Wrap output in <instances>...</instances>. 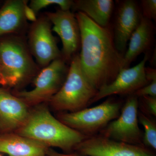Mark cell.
Listing matches in <instances>:
<instances>
[{
    "label": "cell",
    "mask_w": 156,
    "mask_h": 156,
    "mask_svg": "<svg viewBox=\"0 0 156 156\" xmlns=\"http://www.w3.org/2000/svg\"><path fill=\"white\" fill-rule=\"evenodd\" d=\"M49 148L16 133H0V152L9 156H46Z\"/></svg>",
    "instance_id": "obj_14"
},
{
    "label": "cell",
    "mask_w": 156,
    "mask_h": 156,
    "mask_svg": "<svg viewBox=\"0 0 156 156\" xmlns=\"http://www.w3.org/2000/svg\"><path fill=\"white\" fill-rule=\"evenodd\" d=\"M143 103V107L150 114L156 116V97L144 96L140 97Z\"/></svg>",
    "instance_id": "obj_22"
},
{
    "label": "cell",
    "mask_w": 156,
    "mask_h": 156,
    "mask_svg": "<svg viewBox=\"0 0 156 156\" xmlns=\"http://www.w3.org/2000/svg\"><path fill=\"white\" fill-rule=\"evenodd\" d=\"M154 26L151 20L142 17L140 23L131 35L123 56V68L129 67L131 62L142 53H148L154 38Z\"/></svg>",
    "instance_id": "obj_15"
},
{
    "label": "cell",
    "mask_w": 156,
    "mask_h": 156,
    "mask_svg": "<svg viewBox=\"0 0 156 156\" xmlns=\"http://www.w3.org/2000/svg\"><path fill=\"white\" fill-rule=\"evenodd\" d=\"M121 106L119 101L108 99L94 107L62 114L58 118L70 128L87 136H93L119 116Z\"/></svg>",
    "instance_id": "obj_5"
},
{
    "label": "cell",
    "mask_w": 156,
    "mask_h": 156,
    "mask_svg": "<svg viewBox=\"0 0 156 156\" xmlns=\"http://www.w3.org/2000/svg\"><path fill=\"white\" fill-rule=\"evenodd\" d=\"M138 97L131 95L121 109L119 116L109 123L99 134L128 144L144 145L143 134L138 126Z\"/></svg>",
    "instance_id": "obj_7"
},
{
    "label": "cell",
    "mask_w": 156,
    "mask_h": 156,
    "mask_svg": "<svg viewBox=\"0 0 156 156\" xmlns=\"http://www.w3.org/2000/svg\"><path fill=\"white\" fill-rule=\"evenodd\" d=\"M52 31V24L46 15L37 18L29 31V49L38 65L42 68L62 57L57 41Z\"/></svg>",
    "instance_id": "obj_8"
},
{
    "label": "cell",
    "mask_w": 156,
    "mask_h": 156,
    "mask_svg": "<svg viewBox=\"0 0 156 156\" xmlns=\"http://www.w3.org/2000/svg\"><path fill=\"white\" fill-rule=\"evenodd\" d=\"M138 120L144 128L143 144L146 147L156 149V124L154 121L144 112L138 113Z\"/></svg>",
    "instance_id": "obj_18"
},
{
    "label": "cell",
    "mask_w": 156,
    "mask_h": 156,
    "mask_svg": "<svg viewBox=\"0 0 156 156\" xmlns=\"http://www.w3.org/2000/svg\"><path fill=\"white\" fill-rule=\"evenodd\" d=\"M114 5L112 0H77L73 1L72 8L86 14L98 25L105 27L109 26Z\"/></svg>",
    "instance_id": "obj_17"
},
{
    "label": "cell",
    "mask_w": 156,
    "mask_h": 156,
    "mask_svg": "<svg viewBox=\"0 0 156 156\" xmlns=\"http://www.w3.org/2000/svg\"><path fill=\"white\" fill-rule=\"evenodd\" d=\"M149 53L134 67L122 68L114 80L99 89L90 104L114 95H133L139 89L149 83L146 76L145 65L149 58Z\"/></svg>",
    "instance_id": "obj_10"
},
{
    "label": "cell",
    "mask_w": 156,
    "mask_h": 156,
    "mask_svg": "<svg viewBox=\"0 0 156 156\" xmlns=\"http://www.w3.org/2000/svg\"><path fill=\"white\" fill-rule=\"evenodd\" d=\"M46 15L53 26L52 30L61 39L62 58L67 63L70 62L81 47L80 30L75 14L70 11L60 9L48 12Z\"/></svg>",
    "instance_id": "obj_11"
},
{
    "label": "cell",
    "mask_w": 156,
    "mask_h": 156,
    "mask_svg": "<svg viewBox=\"0 0 156 156\" xmlns=\"http://www.w3.org/2000/svg\"><path fill=\"white\" fill-rule=\"evenodd\" d=\"M0 85L5 86V80H4V77H3L2 72L1 66H0Z\"/></svg>",
    "instance_id": "obj_25"
},
{
    "label": "cell",
    "mask_w": 156,
    "mask_h": 156,
    "mask_svg": "<svg viewBox=\"0 0 156 156\" xmlns=\"http://www.w3.org/2000/svg\"><path fill=\"white\" fill-rule=\"evenodd\" d=\"M24 15L27 20H29L33 23L36 21L37 19L36 13L31 9L27 4L26 5L24 9Z\"/></svg>",
    "instance_id": "obj_23"
},
{
    "label": "cell",
    "mask_w": 156,
    "mask_h": 156,
    "mask_svg": "<svg viewBox=\"0 0 156 156\" xmlns=\"http://www.w3.org/2000/svg\"><path fill=\"white\" fill-rule=\"evenodd\" d=\"M115 13L113 35L117 50L124 56L131 35L142 18L140 7L133 0L119 1Z\"/></svg>",
    "instance_id": "obj_12"
},
{
    "label": "cell",
    "mask_w": 156,
    "mask_h": 156,
    "mask_svg": "<svg viewBox=\"0 0 156 156\" xmlns=\"http://www.w3.org/2000/svg\"><path fill=\"white\" fill-rule=\"evenodd\" d=\"M0 156H2V155L1 154H0Z\"/></svg>",
    "instance_id": "obj_26"
},
{
    "label": "cell",
    "mask_w": 156,
    "mask_h": 156,
    "mask_svg": "<svg viewBox=\"0 0 156 156\" xmlns=\"http://www.w3.org/2000/svg\"><path fill=\"white\" fill-rule=\"evenodd\" d=\"M73 4V1L70 0H32L29 6L37 14L42 9L51 5H58L62 11H70Z\"/></svg>",
    "instance_id": "obj_19"
},
{
    "label": "cell",
    "mask_w": 156,
    "mask_h": 156,
    "mask_svg": "<svg viewBox=\"0 0 156 156\" xmlns=\"http://www.w3.org/2000/svg\"><path fill=\"white\" fill-rule=\"evenodd\" d=\"M27 1L8 0L0 9V37L17 33L25 26Z\"/></svg>",
    "instance_id": "obj_16"
},
{
    "label": "cell",
    "mask_w": 156,
    "mask_h": 156,
    "mask_svg": "<svg viewBox=\"0 0 156 156\" xmlns=\"http://www.w3.org/2000/svg\"><path fill=\"white\" fill-rule=\"evenodd\" d=\"M76 154L87 156H156L144 145L128 144L100 135L89 136L77 144Z\"/></svg>",
    "instance_id": "obj_9"
},
{
    "label": "cell",
    "mask_w": 156,
    "mask_h": 156,
    "mask_svg": "<svg viewBox=\"0 0 156 156\" xmlns=\"http://www.w3.org/2000/svg\"><path fill=\"white\" fill-rule=\"evenodd\" d=\"M140 7L143 17L151 21L156 20V0H142Z\"/></svg>",
    "instance_id": "obj_20"
},
{
    "label": "cell",
    "mask_w": 156,
    "mask_h": 156,
    "mask_svg": "<svg viewBox=\"0 0 156 156\" xmlns=\"http://www.w3.org/2000/svg\"><path fill=\"white\" fill-rule=\"evenodd\" d=\"M98 92L85 76L77 54L70 62L64 83L50 102L56 110L75 112L86 108Z\"/></svg>",
    "instance_id": "obj_4"
},
{
    "label": "cell",
    "mask_w": 156,
    "mask_h": 156,
    "mask_svg": "<svg viewBox=\"0 0 156 156\" xmlns=\"http://www.w3.org/2000/svg\"><path fill=\"white\" fill-rule=\"evenodd\" d=\"M16 132L49 147L59 148L67 154L70 153L76 146L89 136L56 119L45 107L30 112L24 125Z\"/></svg>",
    "instance_id": "obj_2"
},
{
    "label": "cell",
    "mask_w": 156,
    "mask_h": 156,
    "mask_svg": "<svg viewBox=\"0 0 156 156\" xmlns=\"http://www.w3.org/2000/svg\"><path fill=\"white\" fill-rule=\"evenodd\" d=\"M28 106L17 96L0 89V133L16 132L21 128L30 114Z\"/></svg>",
    "instance_id": "obj_13"
},
{
    "label": "cell",
    "mask_w": 156,
    "mask_h": 156,
    "mask_svg": "<svg viewBox=\"0 0 156 156\" xmlns=\"http://www.w3.org/2000/svg\"><path fill=\"white\" fill-rule=\"evenodd\" d=\"M133 95L137 97L144 96L156 97V79L153 80L147 85L136 91Z\"/></svg>",
    "instance_id": "obj_21"
},
{
    "label": "cell",
    "mask_w": 156,
    "mask_h": 156,
    "mask_svg": "<svg viewBox=\"0 0 156 156\" xmlns=\"http://www.w3.org/2000/svg\"><path fill=\"white\" fill-rule=\"evenodd\" d=\"M81 34L82 69L98 91L114 80L123 68V56L115 45L109 27L98 25L81 12L75 14Z\"/></svg>",
    "instance_id": "obj_1"
},
{
    "label": "cell",
    "mask_w": 156,
    "mask_h": 156,
    "mask_svg": "<svg viewBox=\"0 0 156 156\" xmlns=\"http://www.w3.org/2000/svg\"><path fill=\"white\" fill-rule=\"evenodd\" d=\"M69 68L62 57L53 60L37 74L33 89L17 92L16 95L28 105L50 101L64 83Z\"/></svg>",
    "instance_id": "obj_6"
},
{
    "label": "cell",
    "mask_w": 156,
    "mask_h": 156,
    "mask_svg": "<svg viewBox=\"0 0 156 156\" xmlns=\"http://www.w3.org/2000/svg\"><path fill=\"white\" fill-rule=\"evenodd\" d=\"M0 66L5 86L11 87H19L38 73L27 44L15 35L0 37Z\"/></svg>",
    "instance_id": "obj_3"
},
{
    "label": "cell",
    "mask_w": 156,
    "mask_h": 156,
    "mask_svg": "<svg viewBox=\"0 0 156 156\" xmlns=\"http://www.w3.org/2000/svg\"><path fill=\"white\" fill-rule=\"evenodd\" d=\"M46 156H87L81 155L77 154H61L57 152L52 149L49 148Z\"/></svg>",
    "instance_id": "obj_24"
}]
</instances>
